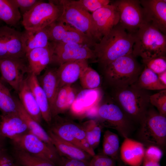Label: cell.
I'll list each match as a JSON object with an SVG mask.
<instances>
[{"label":"cell","instance_id":"cell-1","mask_svg":"<svg viewBox=\"0 0 166 166\" xmlns=\"http://www.w3.org/2000/svg\"><path fill=\"white\" fill-rule=\"evenodd\" d=\"M126 30L119 22L95 44L97 61L103 68L118 58L132 53L134 34Z\"/></svg>","mask_w":166,"mask_h":166},{"label":"cell","instance_id":"cell-2","mask_svg":"<svg viewBox=\"0 0 166 166\" xmlns=\"http://www.w3.org/2000/svg\"><path fill=\"white\" fill-rule=\"evenodd\" d=\"M132 54L148 60L166 53V36L149 22L143 25L135 33Z\"/></svg>","mask_w":166,"mask_h":166},{"label":"cell","instance_id":"cell-3","mask_svg":"<svg viewBox=\"0 0 166 166\" xmlns=\"http://www.w3.org/2000/svg\"><path fill=\"white\" fill-rule=\"evenodd\" d=\"M113 100L130 120L140 123L150 104L147 90L134 85L113 88Z\"/></svg>","mask_w":166,"mask_h":166},{"label":"cell","instance_id":"cell-4","mask_svg":"<svg viewBox=\"0 0 166 166\" xmlns=\"http://www.w3.org/2000/svg\"><path fill=\"white\" fill-rule=\"evenodd\" d=\"M103 69L106 80L113 88L134 84L143 70L132 53L118 58Z\"/></svg>","mask_w":166,"mask_h":166},{"label":"cell","instance_id":"cell-5","mask_svg":"<svg viewBox=\"0 0 166 166\" xmlns=\"http://www.w3.org/2000/svg\"><path fill=\"white\" fill-rule=\"evenodd\" d=\"M62 13L57 20L68 24L98 43L102 37L98 32L91 14L77 2L72 0H60Z\"/></svg>","mask_w":166,"mask_h":166},{"label":"cell","instance_id":"cell-6","mask_svg":"<svg viewBox=\"0 0 166 166\" xmlns=\"http://www.w3.org/2000/svg\"><path fill=\"white\" fill-rule=\"evenodd\" d=\"M62 11L58 0H41L22 15V24L26 30L42 29L57 20Z\"/></svg>","mask_w":166,"mask_h":166},{"label":"cell","instance_id":"cell-7","mask_svg":"<svg viewBox=\"0 0 166 166\" xmlns=\"http://www.w3.org/2000/svg\"><path fill=\"white\" fill-rule=\"evenodd\" d=\"M49 130L61 139L75 145L93 157L94 150L87 140L81 125L57 116L52 119Z\"/></svg>","mask_w":166,"mask_h":166},{"label":"cell","instance_id":"cell-8","mask_svg":"<svg viewBox=\"0 0 166 166\" xmlns=\"http://www.w3.org/2000/svg\"><path fill=\"white\" fill-rule=\"evenodd\" d=\"M139 135L144 142L161 149L166 143V117L154 109H148L140 122Z\"/></svg>","mask_w":166,"mask_h":166},{"label":"cell","instance_id":"cell-9","mask_svg":"<svg viewBox=\"0 0 166 166\" xmlns=\"http://www.w3.org/2000/svg\"><path fill=\"white\" fill-rule=\"evenodd\" d=\"M15 148L50 161L61 166L62 157L54 148L29 132L11 140Z\"/></svg>","mask_w":166,"mask_h":166},{"label":"cell","instance_id":"cell-10","mask_svg":"<svg viewBox=\"0 0 166 166\" xmlns=\"http://www.w3.org/2000/svg\"><path fill=\"white\" fill-rule=\"evenodd\" d=\"M97 116L100 124L117 130L124 138L128 137L130 132V120L113 100L98 106Z\"/></svg>","mask_w":166,"mask_h":166},{"label":"cell","instance_id":"cell-11","mask_svg":"<svg viewBox=\"0 0 166 166\" xmlns=\"http://www.w3.org/2000/svg\"><path fill=\"white\" fill-rule=\"evenodd\" d=\"M113 3L119 12V23L128 32L134 34L147 22L140 0H118Z\"/></svg>","mask_w":166,"mask_h":166},{"label":"cell","instance_id":"cell-12","mask_svg":"<svg viewBox=\"0 0 166 166\" xmlns=\"http://www.w3.org/2000/svg\"><path fill=\"white\" fill-rule=\"evenodd\" d=\"M46 28L51 42L78 43L86 45L91 48H94L97 43L70 25L57 20Z\"/></svg>","mask_w":166,"mask_h":166},{"label":"cell","instance_id":"cell-13","mask_svg":"<svg viewBox=\"0 0 166 166\" xmlns=\"http://www.w3.org/2000/svg\"><path fill=\"white\" fill-rule=\"evenodd\" d=\"M54 43L52 63L60 65L66 62L77 60L91 59L97 61L94 50L86 45L75 43Z\"/></svg>","mask_w":166,"mask_h":166},{"label":"cell","instance_id":"cell-14","mask_svg":"<svg viewBox=\"0 0 166 166\" xmlns=\"http://www.w3.org/2000/svg\"><path fill=\"white\" fill-rule=\"evenodd\" d=\"M26 58L22 32L10 27L0 26V59Z\"/></svg>","mask_w":166,"mask_h":166},{"label":"cell","instance_id":"cell-15","mask_svg":"<svg viewBox=\"0 0 166 166\" xmlns=\"http://www.w3.org/2000/svg\"><path fill=\"white\" fill-rule=\"evenodd\" d=\"M25 58L0 59V72L3 79L17 93L25 79V74L29 73Z\"/></svg>","mask_w":166,"mask_h":166},{"label":"cell","instance_id":"cell-16","mask_svg":"<svg viewBox=\"0 0 166 166\" xmlns=\"http://www.w3.org/2000/svg\"><path fill=\"white\" fill-rule=\"evenodd\" d=\"M140 2L147 22L150 23L166 34V0H141Z\"/></svg>","mask_w":166,"mask_h":166},{"label":"cell","instance_id":"cell-17","mask_svg":"<svg viewBox=\"0 0 166 166\" xmlns=\"http://www.w3.org/2000/svg\"><path fill=\"white\" fill-rule=\"evenodd\" d=\"M101 98V92L98 88L84 89L76 95L70 108L71 112L77 116L88 115L92 109L98 106Z\"/></svg>","mask_w":166,"mask_h":166},{"label":"cell","instance_id":"cell-18","mask_svg":"<svg viewBox=\"0 0 166 166\" xmlns=\"http://www.w3.org/2000/svg\"><path fill=\"white\" fill-rule=\"evenodd\" d=\"M54 43L51 42L48 46L33 49L26 54L29 73L36 76L52 62Z\"/></svg>","mask_w":166,"mask_h":166},{"label":"cell","instance_id":"cell-19","mask_svg":"<svg viewBox=\"0 0 166 166\" xmlns=\"http://www.w3.org/2000/svg\"><path fill=\"white\" fill-rule=\"evenodd\" d=\"M91 14L97 29L102 37L119 22V12L113 3Z\"/></svg>","mask_w":166,"mask_h":166},{"label":"cell","instance_id":"cell-20","mask_svg":"<svg viewBox=\"0 0 166 166\" xmlns=\"http://www.w3.org/2000/svg\"><path fill=\"white\" fill-rule=\"evenodd\" d=\"M29 132L26 124L18 113L0 116V136L11 140Z\"/></svg>","mask_w":166,"mask_h":166},{"label":"cell","instance_id":"cell-21","mask_svg":"<svg viewBox=\"0 0 166 166\" xmlns=\"http://www.w3.org/2000/svg\"><path fill=\"white\" fill-rule=\"evenodd\" d=\"M88 66L87 60L69 61L60 65L57 69L59 88L66 85H71L76 81Z\"/></svg>","mask_w":166,"mask_h":166},{"label":"cell","instance_id":"cell-22","mask_svg":"<svg viewBox=\"0 0 166 166\" xmlns=\"http://www.w3.org/2000/svg\"><path fill=\"white\" fill-rule=\"evenodd\" d=\"M29 87L39 108L42 119L49 125L52 120L50 108L47 97L40 86L37 76L29 73L26 78Z\"/></svg>","mask_w":166,"mask_h":166},{"label":"cell","instance_id":"cell-23","mask_svg":"<svg viewBox=\"0 0 166 166\" xmlns=\"http://www.w3.org/2000/svg\"><path fill=\"white\" fill-rule=\"evenodd\" d=\"M143 144L128 137L124 138L120 149L122 161L130 166H140L144 156Z\"/></svg>","mask_w":166,"mask_h":166},{"label":"cell","instance_id":"cell-24","mask_svg":"<svg viewBox=\"0 0 166 166\" xmlns=\"http://www.w3.org/2000/svg\"><path fill=\"white\" fill-rule=\"evenodd\" d=\"M48 133L57 152L61 157L90 162L92 157L84 150L64 140L49 130Z\"/></svg>","mask_w":166,"mask_h":166},{"label":"cell","instance_id":"cell-25","mask_svg":"<svg viewBox=\"0 0 166 166\" xmlns=\"http://www.w3.org/2000/svg\"><path fill=\"white\" fill-rule=\"evenodd\" d=\"M22 40L25 54L35 49L47 47L51 43L46 27L37 30L25 29L22 32Z\"/></svg>","mask_w":166,"mask_h":166},{"label":"cell","instance_id":"cell-26","mask_svg":"<svg viewBox=\"0 0 166 166\" xmlns=\"http://www.w3.org/2000/svg\"><path fill=\"white\" fill-rule=\"evenodd\" d=\"M20 101L27 113L40 124L42 119L41 113L34 97L25 79L18 92Z\"/></svg>","mask_w":166,"mask_h":166},{"label":"cell","instance_id":"cell-27","mask_svg":"<svg viewBox=\"0 0 166 166\" xmlns=\"http://www.w3.org/2000/svg\"><path fill=\"white\" fill-rule=\"evenodd\" d=\"M76 96L71 85H66L59 88L50 108L52 119L70 109Z\"/></svg>","mask_w":166,"mask_h":166},{"label":"cell","instance_id":"cell-28","mask_svg":"<svg viewBox=\"0 0 166 166\" xmlns=\"http://www.w3.org/2000/svg\"><path fill=\"white\" fill-rule=\"evenodd\" d=\"M57 69L56 68H48L42 75L38 77L39 83L47 97L50 108L59 89Z\"/></svg>","mask_w":166,"mask_h":166},{"label":"cell","instance_id":"cell-29","mask_svg":"<svg viewBox=\"0 0 166 166\" xmlns=\"http://www.w3.org/2000/svg\"><path fill=\"white\" fill-rule=\"evenodd\" d=\"M16 101L18 113L26 124L29 132L38 137L52 148L55 149L48 132L42 127L40 124L34 120L27 113L19 100H16Z\"/></svg>","mask_w":166,"mask_h":166},{"label":"cell","instance_id":"cell-30","mask_svg":"<svg viewBox=\"0 0 166 166\" xmlns=\"http://www.w3.org/2000/svg\"><path fill=\"white\" fill-rule=\"evenodd\" d=\"M133 85L146 90H162L166 85L159 80L158 75L144 66L137 80Z\"/></svg>","mask_w":166,"mask_h":166},{"label":"cell","instance_id":"cell-31","mask_svg":"<svg viewBox=\"0 0 166 166\" xmlns=\"http://www.w3.org/2000/svg\"><path fill=\"white\" fill-rule=\"evenodd\" d=\"M21 18L19 9L11 0H0V19L12 26L17 24Z\"/></svg>","mask_w":166,"mask_h":166},{"label":"cell","instance_id":"cell-32","mask_svg":"<svg viewBox=\"0 0 166 166\" xmlns=\"http://www.w3.org/2000/svg\"><path fill=\"white\" fill-rule=\"evenodd\" d=\"M119 140L118 136L111 131H105L103 136V154L115 161L119 159Z\"/></svg>","mask_w":166,"mask_h":166},{"label":"cell","instance_id":"cell-33","mask_svg":"<svg viewBox=\"0 0 166 166\" xmlns=\"http://www.w3.org/2000/svg\"><path fill=\"white\" fill-rule=\"evenodd\" d=\"M14 156L21 166H57L53 163L24 151L14 149Z\"/></svg>","mask_w":166,"mask_h":166},{"label":"cell","instance_id":"cell-34","mask_svg":"<svg viewBox=\"0 0 166 166\" xmlns=\"http://www.w3.org/2000/svg\"><path fill=\"white\" fill-rule=\"evenodd\" d=\"M88 142L94 150L99 145L101 135V125L98 121L90 120L81 125Z\"/></svg>","mask_w":166,"mask_h":166},{"label":"cell","instance_id":"cell-35","mask_svg":"<svg viewBox=\"0 0 166 166\" xmlns=\"http://www.w3.org/2000/svg\"><path fill=\"white\" fill-rule=\"evenodd\" d=\"M0 110L3 114L18 113L16 99L13 98L9 89L0 82Z\"/></svg>","mask_w":166,"mask_h":166},{"label":"cell","instance_id":"cell-36","mask_svg":"<svg viewBox=\"0 0 166 166\" xmlns=\"http://www.w3.org/2000/svg\"><path fill=\"white\" fill-rule=\"evenodd\" d=\"M79 79L81 86L84 89L98 88L101 83V77L99 73L89 66L84 69Z\"/></svg>","mask_w":166,"mask_h":166},{"label":"cell","instance_id":"cell-37","mask_svg":"<svg viewBox=\"0 0 166 166\" xmlns=\"http://www.w3.org/2000/svg\"><path fill=\"white\" fill-rule=\"evenodd\" d=\"M149 103L155 107L161 115L166 117V89L150 95Z\"/></svg>","mask_w":166,"mask_h":166},{"label":"cell","instance_id":"cell-38","mask_svg":"<svg viewBox=\"0 0 166 166\" xmlns=\"http://www.w3.org/2000/svg\"><path fill=\"white\" fill-rule=\"evenodd\" d=\"M142 62L147 68L158 74L166 71V57L161 56L153 58Z\"/></svg>","mask_w":166,"mask_h":166},{"label":"cell","instance_id":"cell-39","mask_svg":"<svg viewBox=\"0 0 166 166\" xmlns=\"http://www.w3.org/2000/svg\"><path fill=\"white\" fill-rule=\"evenodd\" d=\"M77 1L85 10L92 13L109 4L111 2L109 0H79Z\"/></svg>","mask_w":166,"mask_h":166},{"label":"cell","instance_id":"cell-40","mask_svg":"<svg viewBox=\"0 0 166 166\" xmlns=\"http://www.w3.org/2000/svg\"><path fill=\"white\" fill-rule=\"evenodd\" d=\"M90 163L91 166H116L115 161L103 154L95 155Z\"/></svg>","mask_w":166,"mask_h":166},{"label":"cell","instance_id":"cell-41","mask_svg":"<svg viewBox=\"0 0 166 166\" xmlns=\"http://www.w3.org/2000/svg\"><path fill=\"white\" fill-rule=\"evenodd\" d=\"M22 15L40 2V0H11Z\"/></svg>","mask_w":166,"mask_h":166},{"label":"cell","instance_id":"cell-42","mask_svg":"<svg viewBox=\"0 0 166 166\" xmlns=\"http://www.w3.org/2000/svg\"><path fill=\"white\" fill-rule=\"evenodd\" d=\"M163 154L162 149L160 148L155 145H150L145 150L144 157L159 162Z\"/></svg>","mask_w":166,"mask_h":166},{"label":"cell","instance_id":"cell-43","mask_svg":"<svg viewBox=\"0 0 166 166\" xmlns=\"http://www.w3.org/2000/svg\"><path fill=\"white\" fill-rule=\"evenodd\" d=\"M61 166H91L90 162L82 161L62 157Z\"/></svg>","mask_w":166,"mask_h":166},{"label":"cell","instance_id":"cell-44","mask_svg":"<svg viewBox=\"0 0 166 166\" xmlns=\"http://www.w3.org/2000/svg\"><path fill=\"white\" fill-rule=\"evenodd\" d=\"M11 158L7 153L5 149L0 151V166H14Z\"/></svg>","mask_w":166,"mask_h":166},{"label":"cell","instance_id":"cell-45","mask_svg":"<svg viewBox=\"0 0 166 166\" xmlns=\"http://www.w3.org/2000/svg\"><path fill=\"white\" fill-rule=\"evenodd\" d=\"M143 166H161L159 162L152 160L144 158L142 162Z\"/></svg>","mask_w":166,"mask_h":166},{"label":"cell","instance_id":"cell-46","mask_svg":"<svg viewBox=\"0 0 166 166\" xmlns=\"http://www.w3.org/2000/svg\"><path fill=\"white\" fill-rule=\"evenodd\" d=\"M157 75L160 81L163 85H166V71Z\"/></svg>","mask_w":166,"mask_h":166},{"label":"cell","instance_id":"cell-47","mask_svg":"<svg viewBox=\"0 0 166 166\" xmlns=\"http://www.w3.org/2000/svg\"><path fill=\"white\" fill-rule=\"evenodd\" d=\"M14 166H17V165H15V164H14Z\"/></svg>","mask_w":166,"mask_h":166}]
</instances>
